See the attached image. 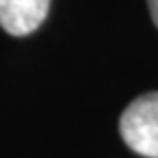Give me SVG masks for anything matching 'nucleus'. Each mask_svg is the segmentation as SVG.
Listing matches in <instances>:
<instances>
[{
  "instance_id": "2",
  "label": "nucleus",
  "mask_w": 158,
  "mask_h": 158,
  "mask_svg": "<svg viewBox=\"0 0 158 158\" xmlns=\"http://www.w3.org/2000/svg\"><path fill=\"white\" fill-rule=\"evenodd\" d=\"M51 0H0V27L9 35H29L46 20Z\"/></svg>"
},
{
  "instance_id": "3",
  "label": "nucleus",
  "mask_w": 158,
  "mask_h": 158,
  "mask_svg": "<svg viewBox=\"0 0 158 158\" xmlns=\"http://www.w3.org/2000/svg\"><path fill=\"white\" fill-rule=\"evenodd\" d=\"M149 2V11H152V20H154V24L158 27V0H147Z\"/></svg>"
},
{
  "instance_id": "1",
  "label": "nucleus",
  "mask_w": 158,
  "mask_h": 158,
  "mask_svg": "<svg viewBox=\"0 0 158 158\" xmlns=\"http://www.w3.org/2000/svg\"><path fill=\"white\" fill-rule=\"evenodd\" d=\"M125 145L145 158H158V92L136 97L118 121Z\"/></svg>"
}]
</instances>
